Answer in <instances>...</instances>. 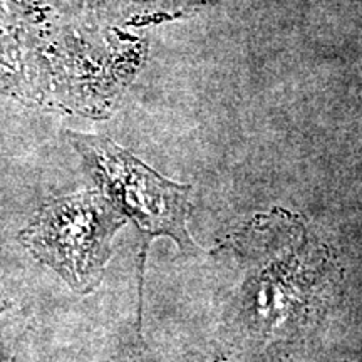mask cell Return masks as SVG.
I'll return each instance as SVG.
<instances>
[{
  "label": "cell",
  "mask_w": 362,
  "mask_h": 362,
  "mask_svg": "<svg viewBox=\"0 0 362 362\" xmlns=\"http://www.w3.org/2000/svg\"><path fill=\"white\" fill-rule=\"evenodd\" d=\"M69 139L121 215L131 216L144 232L170 235L181 247L188 245V187L165 180L111 139L76 133Z\"/></svg>",
  "instance_id": "cell-2"
},
{
  "label": "cell",
  "mask_w": 362,
  "mask_h": 362,
  "mask_svg": "<svg viewBox=\"0 0 362 362\" xmlns=\"http://www.w3.org/2000/svg\"><path fill=\"white\" fill-rule=\"evenodd\" d=\"M121 214L98 193L61 198L39 211L22 243L78 291L98 284L110 257V240L123 223Z\"/></svg>",
  "instance_id": "cell-1"
}]
</instances>
